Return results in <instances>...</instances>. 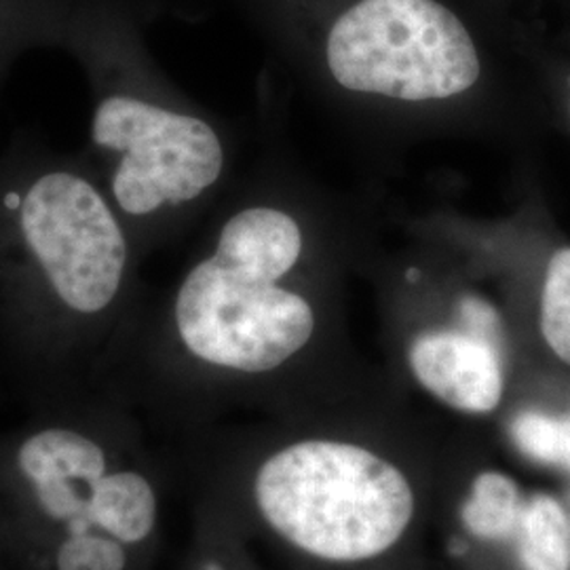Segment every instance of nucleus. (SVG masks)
Listing matches in <instances>:
<instances>
[{
    "mask_svg": "<svg viewBox=\"0 0 570 570\" xmlns=\"http://www.w3.org/2000/svg\"><path fill=\"white\" fill-rule=\"evenodd\" d=\"M524 499L518 484L501 471H482L473 478L461 508V522L480 541H508L515 537Z\"/></svg>",
    "mask_w": 570,
    "mask_h": 570,
    "instance_id": "obj_11",
    "label": "nucleus"
},
{
    "mask_svg": "<svg viewBox=\"0 0 570 570\" xmlns=\"http://www.w3.org/2000/svg\"><path fill=\"white\" fill-rule=\"evenodd\" d=\"M541 334L570 366V247L558 249L550 258L541 292Z\"/></svg>",
    "mask_w": 570,
    "mask_h": 570,
    "instance_id": "obj_12",
    "label": "nucleus"
},
{
    "mask_svg": "<svg viewBox=\"0 0 570 570\" xmlns=\"http://www.w3.org/2000/svg\"><path fill=\"white\" fill-rule=\"evenodd\" d=\"M75 0H0V87L39 49H61Z\"/></svg>",
    "mask_w": 570,
    "mask_h": 570,
    "instance_id": "obj_9",
    "label": "nucleus"
},
{
    "mask_svg": "<svg viewBox=\"0 0 570 570\" xmlns=\"http://www.w3.org/2000/svg\"><path fill=\"white\" fill-rule=\"evenodd\" d=\"M407 364L421 387L442 404L465 414H489L503 400L501 353L475 332H428L407 351Z\"/></svg>",
    "mask_w": 570,
    "mask_h": 570,
    "instance_id": "obj_6",
    "label": "nucleus"
},
{
    "mask_svg": "<svg viewBox=\"0 0 570 570\" xmlns=\"http://www.w3.org/2000/svg\"><path fill=\"white\" fill-rule=\"evenodd\" d=\"M142 23V0H75L61 45L89 87L82 157L140 256L159 220L204 199L226 165L218 129L165 100L150 72Z\"/></svg>",
    "mask_w": 570,
    "mask_h": 570,
    "instance_id": "obj_2",
    "label": "nucleus"
},
{
    "mask_svg": "<svg viewBox=\"0 0 570 570\" xmlns=\"http://www.w3.org/2000/svg\"><path fill=\"white\" fill-rule=\"evenodd\" d=\"M511 440L527 456L570 471V414L556 419L541 412H522L511 423Z\"/></svg>",
    "mask_w": 570,
    "mask_h": 570,
    "instance_id": "obj_13",
    "label": "nucleus"
},
{
    "mask_svg": "<svg viewBox=\"0 0 570 570\" xmlns=\"http://www.w3.org/2000/svg\"><path fill=\"white\" fill-rule=\"evenodd\" d=\"M515 541L522 569L570 570L569 513L550 494L524 501Z\"/></svg>",
    "mask_w": 570,
    "mask_h": 570,
    "instance_id": "obj_10",
    "label": "nucleus"
},
{
    "mask_svg": "<svg viewBox=\"0 0 570 570\" xmlns=\"http://www.w3.org/2000/svg\"><path fill=\"white\" fill-rule=\"evenodd\" d=\"M18 469L30 487L61 480L94 484L108 471V459L102 446L81 429L49 425L21 442Z\"/></svg>",
    "mask_w": 570,
    "mask_h": 570,
    "instance_id": "obj_7",
    "label": "nucleus"
},
{
    "mask_svg": "<svg viewBox=\"0 0 570 570\" xmlns=\"http://www.w3.org/2000/svg\"><path fill=\"white\" fill-rule=\"evenodd\" d=\"M140 252L82 153L30 131L0 150V326L37 364L121 327Z\"/></svg>",
    "mask_w": 570,
    "mask_h": 570,
    "instance_id": "obj_1",
    "label": "nucleus"
},
{
    "mask_svg": "<svg viewBox=\"0 0 570 570\" xmlns=\"http://www.w3.org/2000/svg\"><path fill=\"white\" fill-rule=\"evenodd\" d=\"M326 56L346 89L406 102L446 100L480 77L468 28L435 0H360L330 30Z\"/></svg>",
    "mask_w": 570,
    "mask_h": 570,
    "instance_id": "obj_5",
    "label": "nucleus"
},
{
    "mask_svg": "<svg viewBox=\"0 0 570 570\" xmlns=\"http://www.w3.org/2000/svg\"><path fill=\"white\" fill-rule=\"evenodd\" d=\"M303 252L298 223L282 209L249 205L226 218L214 249L188 268L171 303V326L199 364L266 374L311 341L315 313L279 279Z\"/></svg>",
    "mask_w": 570,
    "mask_h": 570,
    "instance_id": "obj_3",
    "label": "nucleus"
},
{
    "mask_svg": "<svg viewBox=\"0 0 570 570\" xmlns=\"http://www.w3.org/2000/svg\"><path fill=\"white\" fill-rule=\"evenodd\" d=\"M252 492L266 527L289 548L338 567L395 550L416 513L402 468L345 440H301L273 452Z\"/></svg>",
    "mask_w": 570,
    "mask_h": 570,
    "instance_id": "obj_4",
    "label": "nucleus"
},
{
    "mask_svg": "<svg viewBox=\"0 0 570 570\" xmlns=\"http://www.w3.org/2000/svg\"><path fill=\"white\" fill-rule=\"evenodd\" d=\"M85 520L122 546H138L157 524V494L138 471L104 473L89 490Z\"/></svg>",
    "mask_w": 570,
    "mask_h": 570,
    "instance_id": "obj_8",
    "label": "nucleus"
},
{
    "mask_svg": "<svg viewBox=\"0 0 570 570\" xmlns=\"http://www.w3.org/2000/svg\"><path fill=\"white\" fill-rule=\"evenodd\" d=\"M125 546L104 532L63 537L56 551V570H125Z\"/></svg>",
    "mask_w": 570,
    "mask_h": 570,
    "instance_id": "obj_14",
    "label": "nucleus"
}]
</instances>
